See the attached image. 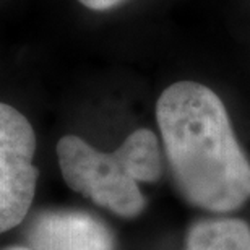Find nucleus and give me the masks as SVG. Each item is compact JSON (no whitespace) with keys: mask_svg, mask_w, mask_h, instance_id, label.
<instances>
[{"mask_svg":"<svg viewBox=\"0 0 250 250\" xmlns=\"http://www.w3.org/2000/svg\"><path fill=\"white\" fill-rule=\"evenodd\" d=\"M78 2L88 10H93V12H106V10L121 5L125 0H78Z\"/></svg>","mask_w":250,"mask_h":250,"instance_id":"7","label":"nucleus"},{"mask_svg":"<svg viewBox=\"0 0 250 250\" xmlns=\"http://www.w3.org/2000/svg\"><path fill=\"white\" fill-rule=\"evenodd\" d=\"M33 250H114L111 231L91 214L47 211L29 228Z\"/></svg>","mask_w":250,"mask_h":250,"instance_id":"4","label":"nucleus"},{"mask_svg":"<svg viewBox=\"0 0 250 250\" xmlns=\"http://www.w3.org/2000/svg\"><path fill=\"white\" fill-rule=\"evenodd\" d=\"M250 228L237 218L202 219L188 229L186 250H246Z\"/></svg>","mask_w":250,"mask_h":250,"instance_id":"6","label":"nucleus"},{"mask_svg":"<svg viewBox=\"0 0 250 250\" xmlns=\"http://www.w3.org/2000/svg\"><path fill=\"white\" fill-rule=\"evenodd\" d=\"M124 171L137 182H156L163 174V156L156 133L138 128L124 140L116 151Z\"/></svg>","mask_w":250,"mask_h":250,"instance_id":"5","label":"nucleus"},{"mask_svg":"<svg viewBox=\"0 0 250 250\" xmlns=\"http://www.w3.org/2000/svg\"><path fill=\"white\" fill-rule=\"evenodd\" d=\"M2 250H33V249L26 247V246H13V247H7V249H2Z\"/></svg>","mask_w":250,"mask_h":250,"instance_id":"8","label":"nucleus"},{"mask_svg":"<svg viewBox=\"0 0 250 250\" xmlns=\"http://www.w3.org/2000/svg\"><path fill=\"white\" fill-rule=\"evenodd\" d=\"M57 159L65 184L98 207L128 219L145 209L138 182L124 171L114 151L103 153L77 135H65L57 143Z\"/></svg>","mask_w":250,"mask_h":250,"instance_id":"2","label":"nucleus"},{"mask_svg":"<svg viewBox=\"0 0 250 250\" xmlns=\"http://www.w3.org/2000/svg\"><path fill=\"white\" fill-rule=\"evenodd\" d=\"M246 250H250V242H249V246H247V249Z\"/></svg>","mask_w":250,"mask_h":250,"instance_id":"9","label":"nucleus"},{"mask_svg":"<svg viewBox=\"0 0 250 250\" xmlns=\"http://www.w3.org/2000/svg\"><path fill=\"white\" fill-rule=\"evenodd\" d=\"M36 133L17 107L0 103V234L21 224L36 195Z\"/></svg>","mask_w":250,"mask_h":250,"instance_id":"3","label":"nucleus"},{"mask_svg":"<svg viewBox=\"0 0 250 250\" xmlns=\"http://www.w3.org/2000/svg\"><path fill=\"white\" fill-rule=\"evenodd\" d=\"M156 121L177 190L190 205L213 213L250 198V161L226 106L202 83H172L156 103Z\"/></svg>","mask_w":250,"mask_h":250,"instance_id":"1","label":"nucleus"}]
</instances>
